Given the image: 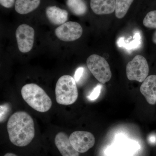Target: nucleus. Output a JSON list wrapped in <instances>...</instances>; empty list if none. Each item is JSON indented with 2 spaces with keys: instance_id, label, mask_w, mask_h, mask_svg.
<instances>
[{
  "instance_id": "1",
  "label": "nucleus",
  "mask_w": 156,
  "mask_h": 156,
  "mask_svg": "<svg viewBox=\"0 0 156 156\" xmlns=\"http://www.w3.org/2000/svg\"><path fill=\"white\" fill-rule=\"evenodd\" d=\"M9 139L14 145L24 147L29 144L35 136L33 119L24 112H18L9 118L7 124Z\"/></svg>"
},
{
  "instance_id": "2",
  "label": "nucleus",
  "mask_w": 156,
  "mask_h": 156,
  "mask_svg": "<svg viewBox=\"0 0 156 156\" xmlns=\"http://www.w3.org/2000/svg\"><path fill=\"white\" fill-rule=\"evenodd\" d=\"M21 93L23 100L37 111L45 112L52 106V101L50 97L37 84H26L22 87Z\"/></svg>"
},
{
  "instance_id": "3",
  "label": "nucleus",
  "mask_w": 156,
  "mask_h": 156,
  "mask_svg": "<svg viewBox=\"0 0 156 156\" xmlns=\"http://www.w3.org/2000/svg\"><path fill=\"white\" fill-rule=\"evenodd\" d=\"M55 94L56 102L62 105H70L76 102L78 97L75 80L71 76L64 75L56 83Z\"/></svg>"
},
{
  "instance_id": "4",
  "label": "nucleus",
  "mask_w": 156,
  "mask_h": 156,
  "mask_svg": "<svg viewBox=\"0 0 156 156\" xmlns=\"http://www.w3.org/2000/svg\"><path fill=\"white\" fill-rule=\"evenodd\" d=\"M87 65L92 74L101 83L105 84L111 79L109 65L101 56L97 54L91 55L87 58Z\"/></svg>"
},
{
  "instance_id": "5",
  "label": "nucleus",
  "mask_w": 156,
  "mask_h": 156,
  "mask_svg": "<svg viewBox=\"0 0 156 156\" xmlns=\"http://www.w3.org/2000/svg\"><path fill=\"white\" fill-rule=\"evenodd\" d=\"M126 75L130 81L142 83L148 74L149 66L146 59L141 55H136L126 66Z\"/></svg>"
},
{
  "instance_id": "6",
  "label": "nucleus",
  "mask_w": 156,
  "mask_h": 156,
  "mask_svg": "<svg viewBox=\"0 0 156 156\" xmlns=\"http://www.w3.org/2000/svg\"><path fill=\"white\" fill-rule=\"evenodd\" d=\"M15 35L20 51L23 53L30 52L34 46L35 35L34 28L27 24H21L17 28Z\"/></svg>"
},
{
  "instance_id": "7",
  "label": "nucleus",
  "mask_w": 156,
  "mask_h": 156,
  "mask_svg": "<svg viewBox=\"0 0 156 156\" xmlns=\"http://www.w3.org/2000/svg\"><path fill=\"white\" fill-rule=\"evenodd\" d=\"M69 138L73 147L80 153L86 152L95 144L94 135L88 131H74L71 134Z\"/></svg>"
},
{
  "instance_id": "8",
  "label": "nucleus",
  "mask_w": 156,
  "mask_h": 156,
  "mask_svg": "<svg viewBox=\"0 0 156 156\" xmlns=\"http://www.w3.org/2000/svg\"><path fill=\"white\" fill-rule=\"evenodd\" d=\"M83 29L79 23L69 21L63 23L55 29L56 36L63 41H76L82 36Z\"/></svg>"
},
{
  "instance_id": "9",
  "label": "nucleus",
  "mask_w": 156,
  "mask_h": 156,
  "mask_svg": "<svg viewBox=\"0 0 156 156\" xmlns=\"http://www.w3.org/2000/svg\"><path fill=\"white\" fill-rule=\"evenodd\" d=\"M56 147L62 156H79V152L74 148L69 138L65 133L60 132L56 134L55 138Z\"/></svg>"
},
{
  "instance_id": "10",
  "label": "nucleus",
  "mask_w": 156,
  "mask_h": 156,
  "mask_svg": "<svg viewBox=\"0 0 156 156\" xmlns=\"http://www.w3.org/2000/svg\"><path fill=\"white\" fill-rule=\"evenodd\" d=\"M140 92L148 103L152 105L156 103V75L147 77L140 86Z\"/></svg>"
},
{
  "instance_id": "11",
  "label": "nucleus",
  "mask_w": 156,
  "mask_h": 156,
  "mask_svg": "<svg viewBox=\"0 0 156 156\" xmlns=\"http://www.w3.org/2000/svg\"><path fill=\"white\" fill-rule=\"evenodd\" d=\"M90 7L97 15L112 14L115 10V0H91Z\"/></svg>"
},
{
  "instance_id": "12",
  "label": "nucleus",
  "mask_w": 156,
  "mask_h": 156,
  "mask_svg": "<svg viewBox=\"0 0 156 156\" xmlns=\"http://www.w3.org/2000/svg\"><path fill=\"white\" fill-rule=\"evenodd\" d=\"M46 13L49 21L55 25H62L68 19L67 11L56 6L48 7L46 9Z\"/></svg>"
},
{
  "instance_id": "13",
  "label": "nucleus",
  "mask_w": 156,
  "mask_h": 156,
  "mask_svg": "<svg viewBox=\"0 0 156 156\" xmlns=\"http://www.w3.org/2000/svg\"><path fill=\"white\" fill-rule=\"evenodd\" d=\"M41 0H16L15 10L20 14H28L38 8Z\"/></svg>"
},
{
  "instance_id": "14",
  "label": "nucleus",
  "mask_w": 156,
  "mask_h": 156,
  "mask_svg": "<svg viewBox=\"0 0 156 156\" xmlns=\"http://www.w3.org/2000/svg\"><path fill=\"white\" fill-rule=\"evenodd\" d=\"M66 5L71 12L76 16H83L87 13V6L85 0H67Z\"/></svg>"
},
{
  "instance_id": "15",
  "label": "nucleus",
  "mask_w": 156,
  "mask_h": 156,
  "mask_svg": "<svg viewBox=\"0 0 156 156\" xmlns=\"http://www.w3.org/2000/svg\"><path fill=\"white\" fill-rule=\"evenodd\" d=\"M141 37L138 33L135 34L133 38L128 39L125 40V38L122 37L119 39L117 42L118 46L121 48H124L127 50H132L138 48L141 44Z\"/></svg>"
},
{
  "instance_id": "16",
  "label": "nucleus",
  "mask_w": 156,
  "mask_h": 156,
  "mask_svg": "<svg viewBox=\"0 0 156 156\" xmlns=\"http://www.w3.org/2000/svg\"><path fill=\"white\" fill-rule=\"evenodd\" d=\"M134 0H115V14L118 19L125 17Z\"/></svg>"
},
{
  "instance_id": "17",
  "label": "nucleus",
  "mask_w": 156,
  "mask_h": 156,
  "mask_svg": "<svg viewBox=\"0 0 156 156\" xmlns=\"http://www.w3.org/2000/svg\"><path fill=\"white\" fill-rule=\"evenodd\" d=\"M143 24L146 27L156 29V10L148 12L144 17Z\"/></svg>"
},
{
  "instance_id": "18",
  "label": "nucleus",
  "mask_w": 156,
  "mask_h": 156,
  "mask_svg": "<svg viewBox=\"0 0 156 156\" xmlns=\"http://www.w3.org/2000/svg\"><path fill=\"white\" fill-rule=\"evenodd\" d=\"M101 89V87L100 85H98L89 96V99L91 100H95L97 99L100 95Z\"/></svg>"
},
{
  "instance_id": "19",
  "label": "nucleus",
  "mask_w": 156,
  "mask_h": 156,
  "mask_svg": "<svg viewBox=\"0 0 156 156\" xmlns=\"http://www.w3.org/2000/svg\"><path fill=\"white\" fill-rule=\"evenodd\" d=\"M15 0H0V4L5 8H12L14 5Z\"/></svg>"
},
{
  "instance_id": "20",
  "label": "nucleus",
  "mask_w": 156,
  "mask_h": 156,
  "mask_svg": "<svg viewBox=\"0 0 156 156\" xmlns=\"http://www.w3.org/2000/svg\"><path fill=\"white\" fill-rule=\"evenodd\" d=\"M84 70V68L83 67L79 68L76 70L74 75V79L76 82H78L80 80L83 74Z\"/></svg>"
},
{
  "instance_id": "21",
  "label": "nucleus",
  "mask_w": 156,
  "mask_h": 156,
  "mask_svg": "<svg viewBox=\"0 0 156 156\" xmlns=\"http://www.w3.org/2000/svg\"><path fill=\"white\" fill-rule=\"evenodd\" d=\"M8 107H6L5 105V106L3 105H1V120H2V119H4L3 117L5 116V115L6 114V112H8Z\"/></svg>"
},
{
  "instance_id": "22",
  "label": "nucleus",
  "mask_w": 156,
  "mask_h": 156,
  "mask_svg": "<svg viewBox=\"0 0 156 156\" xmlns=\"http://www.w3.org/2000/svg\"><path fill=\"white\" fill-rule=\"evenodd\" d=\"M150 141L151 143H155L156 142V137L155 136H151L150 138Z\"/></svg>"
},
{
  "instance_id": "23",
  "label": "nucleus",
  "mask_w": 156,
  "mask_h": 156,
  "mask_svg": "<svg viewBox=\"0 0 156 156\" xmlns=\"http://www.w3.org/2000/svg\"><path fill=\"white\" fill-rule=\"evenodd\" d=\"M152 41L156 44V31L154 33L152 36Z\"/></svg>"
},
{
  "instance_id": "24",
  "label": "nucleus",
  "mask_w": 156,
  "mask_h": 156,
  "mask_svg": "<svg viewBox=\"0 0 156 156\" xmlns=\"http://www.w3.org/2000/svg\"><path fill=\"white\" fill-rule=\"evenodd\" d=\"M4 156H17L15 154L13 153H7Z\"/></svg>"
}]
</instances>
